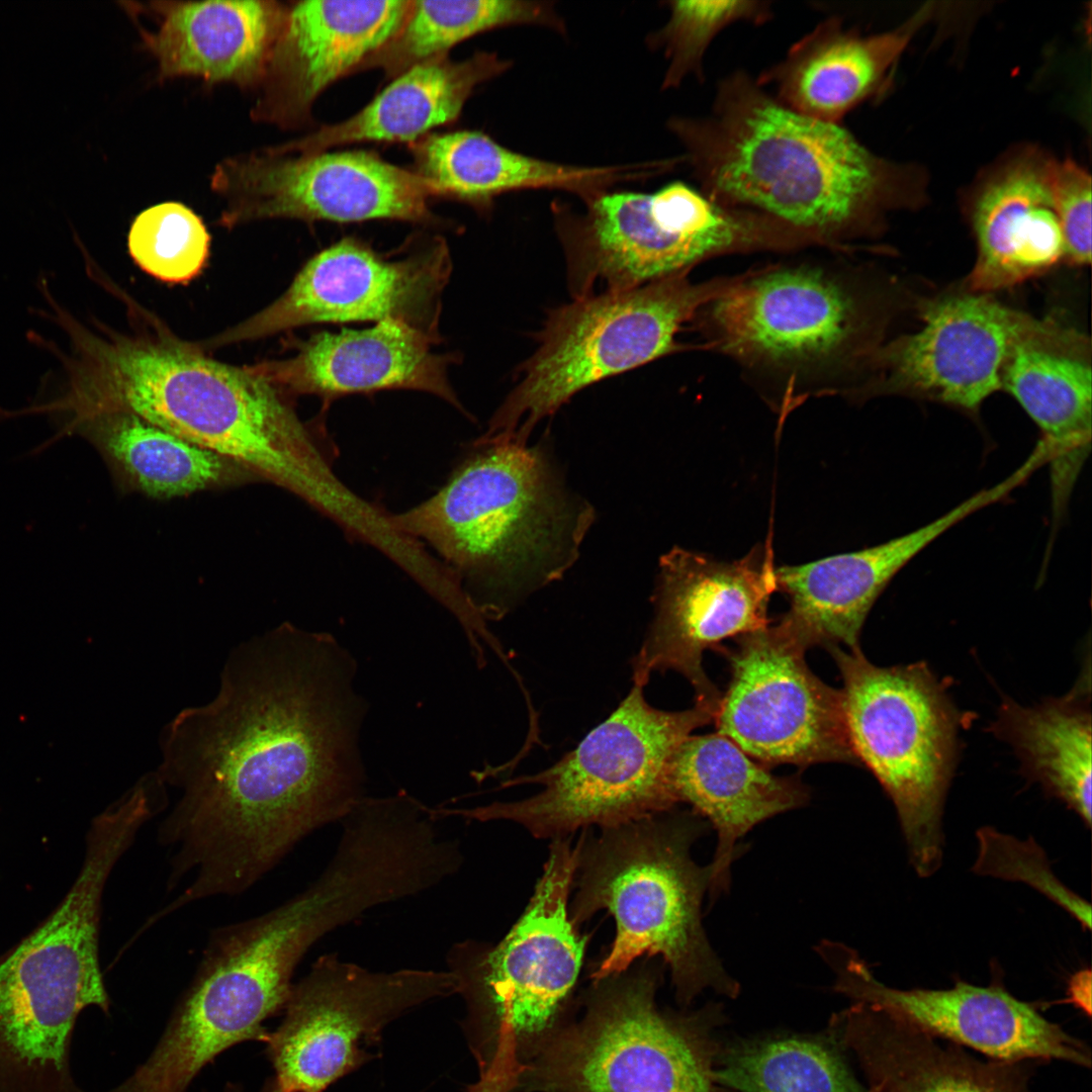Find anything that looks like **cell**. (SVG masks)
Wrapping results in <instances>:
<instances>
[{
  "label": "cell",
  "mask_w": 1092,
  "mask_h": 1092,
  "mask_svg": "<svg viewBox=\"0 0 1092 1092\" xmlns=\"http://www.w3.org/2000/svg\"><path fill=\"white\" fill-rule=\"evenodd\" d=\"M357 662L327 632L285 623L230 654L217 695L161 734L156 770L181 795L158 829L173 913L239 895L363 799L367 704Z\"/></svg>",
  "instance_id": "cell-1"
},
{
  "label": "cell",
  "mask_w": 1092,
  "mask_h": 1092,
  "mask_svg": "<svg viewBox=\"0 0 1092 1092\" xmlns=\"http://www.w3.org/2000/svg\"><path fill=\"white\" fill-rule=\"evenodd\" d=\"M68 334L70 406L82 417L125 412L297 494L318 511L343 483L323 447L283 397L251 366L217 361L158 328L125 334L93 321Z\"/></svg>",
  "instance_id": "cell-2"
},
{
  "label": "cell",
  "mask_w": 1092,
  "mask_h": 1092,
  "mask_svg": "<svg viewBox=\"0 0 1092 1092\" xmlns=\"http://www.w3.org/2000/svg\"><path fill=\"white\" fill-rule=\"evenodd\" d=\"M670 128L708 198L828 245L875 230L889 210L908 203L904 169L840 123L784 106L744 71L718 82L708 114L675 118Z\"/></svg>",
  "instance_id": "cell-3"
},
{
  "label": "cell",
  "mask_w": 1092,
  "mask_h": 1092,
  "mask_svg": "<svg viewBox=\"0 0 1092 1092\" xmlns=\"http://www.w3.org/2000/svg\"><path fill=\"white\" fill-rule=\"evenodd\" d=\"M473 448L435 494L390 520L434 549L493 620L566 572L595 512L568 492L540 446L482 436Z\"/></svg>",
  "instance_id": "cell-4"
},
{
  "label": "cell",
  "mask_w": 1092,
  "mask_h": 1092,
  "mask_svg": "<svg viewBox=\"0 0 1092 1092\" xmlns=\"http://www.w3.org/2000/svg\"><path fill=\"white\" fill-rule=\"evenodd\" d=\"M671 812L583 834L569 917L576 926L605 909L615 919V938L592 974L596 983L626 972L638 958L660 956L680 1000L707 988L735 998L739 984L702 925L712 873L693 859L691 847L706 825L696 813Z\"/></svg>",
  "instance_id": "cell-5"
},
{
  "label": "cell",
  "mask_w": 1092,
  "mask_h": 1092,
  "mask_svg": "<svg viewBox=\"0 0 1092 1092\" xmlns=\"http://www.w3.org/2000/svg\"><path fill=\"white\" fill-rule=\"evenodd\" d=\"M643 689L633 684L618 708L556 763L504 784H537V794L470 809L440 808V816L508 820L554 840L579 828L615 827L673 810L679 803L671 781L674 754L718 709L695 703L682 711L659 710Z\"/></svg>",
  "instance_id": "cell-6"
},
{
  "label": "cell",
  "mask_w": 1092,
  "mask_h": 1092,
  "mask_svg": "<svg viewBox=\"0 0 1092 1092\" xmlns=\"http://www.w3.org/2000/svg\"><path fill=\"white\" fill-rule=\"evenodd\" d=\"M690 269L623 290L574 298L552 309L520 380L485 436L527 445L534 427L587 386L680 349L681 326L735 280L694 283Z\"/></svg>",
  "instance_id": "cell-7"
},
{
  "label": "cell",
  "mask_w": 1092,
  "mask_h": 1092,
  "mask_svg": "<svg viewBox=\"0 0 1092 1092\" xmlns=\"http://www.w3.org/2000/svg\"><path fill=\"white\" fill-rule=\"evenodd\" d=\"M828 650L843 679L853 754L894 803L914 870L929 877L942 859L941 813L954 768L958 713L922 662L880 667L859 646Z\"/></svg>",
  "instance_id": "cell-8"
},
{
  "label": "cell",
  "mask_w": 1092,
  "mask_h": 1092,
  "mask_svg": "<svg viewBox=\"0 0 1092 1092\" xmlns=\"http://www.w3.org/2000/svg\"><path fill=\"white\" fill-rule=\"evenodd\" d=\"M104 884L81 874L51 915L0 957V1092H74L69 1046L109 999L99 964Z\"/></svg>",
  "instance_id": "cell-9"
},
{
  "label": "cell",
  "mask_w": 1092,
  "mask_h": 1092,
  "mask_svg": "<svg viewBox=\"0 0 1092 1092\" xmlns=\"http://www.w3.org/2000/svg\"><path fill=\"white\" fill-rule=\"evenodd\" d=\"M574 298L637 287L724 253L781 250L774 218L716 203L682 182L652 194L601 193L582 215L560 219Z\"/></svg>",
  "instance_id": "cell-10"
},
{
  "label": "cell",
  "mask_w": 1092,
  "mask_h": 1092,
  "mask_svg": "<svg viewBox=\"0 0 1092 1092\" xmlns=\"http://www.w3.org/2000/svg\"><path fill=\"white\" fill-rule=\"evenodd\" d=\"M898 293L854 288L815 268H768L736 276L705 306L706 323L712 348L746 364L861 363L882 344Z\"/></svg>",
  "instance_id": "cell-11"
},
{
  "label": "cell",
  "mask_w": 1092,
  "mask_h": 1092,
  "mask_svg": "<svg viewBox=\"0 0 1092 1092\" xmlns=\"http://www.w3.org/2000/svg\"><path fill=\"white\" fill-rule=\"evenodd\" d=\"M457 993L449 971L374 972L320 957L292 986L279 1027L266 1034L274 1092H323L360 1066L383 1029L406 1011Z\"/></svg>",
  "instance_id": "cell-12"
},
{
  "label": "cell",
  "mask_w": 1092,
  "mask_h": 1092,
  "mask_svg": "<svg viewBox=\"0 0 1092 1092\" xmlns=\"http://www.w3.org/2000/svg\"><path fill=\"white\" fill-rule=\"evenodd\" d=\"M606 979L586 1018L541 1059L539 1084L556 1092H716L706 1040L656 1008L655 972Z\"/></svg>",
  "instance_id": "cell-13"
},
{
  "label": "cell",
  "mask_w": 1092,
  "mask_h": 1092,
  "mask_svg": "<svg viewBox=\"0 0 1092 1092\" xmlns=\"http://www.w3.org/2000/svg\"><path fill=\"white\" fill-rule=\"evenodd\" d=\"M211 188L224 200L223 225L269 218L396 219L431 222L434 186L368 151L301 153L282 145L221 161Z\"/></svg>",
  "instance_id": "cell-14"
},
{
  "label": "cell",
  "mask_w": 1092,
  "mask_h": 1092,
  "mask_svg": "<svg viewBox=\"0 0 1092 1092\" xmlns=\"http://www.w3.org/2000/svg\"><path fill=\"white\" fill-rule=\"evenodd\" d=\"M576 848L554 839L522 916L496 944H454L446 956L469 1013L508 1023L518 1038L544 1032L571 992L586 938L568 912Z\"/></svg>",
  "instance_id": "cell-15"
},
{
  "label": "cell",
  "mask_w": 1092,
  "mask_h": 1092,
  "mask_svg": "<svg viewBox=\"0 0 1092 1092\" xmlns=\"http://www.w3.org/2000/svg\"><path fill=\"white\" fill-rule=\"evenodd\" d=\"M731 678L715 717L718 733L762 765L858 763L843 696L809 668L807 648L780 623L737 638Z\"/></svg>",
  "instance_id": "cell-16"
},
{
  "label": "cell",
  "mask_w": 1092,
  "mask_h": 1092,
  "mask_svg": "<svg viewBox=\"0 0 1092 1092\" xmlns=\"http://www.w3.org/2000/svg\"><path fill=\"white\" fill-rule=\"evenodd\" d=\"M776 568L768 543L733 561L680 547L665 553L652 597L654 617L632 659L633 684L645 687L652 672L673 670L691 684L696 703L718 708L722 696L705 673L703 653L768 626Z\"/></svg>",
  "instance_id": "cell-17"
},
{
  "label": "cell",
  "mask_w": 1092,
  "mask_h": 1092,
  "mask_svg": "<svg viewBox=\"0 0 1092 1092\" xmlns=\"http://www.w3.org/2000/svg\"><path fill=\"white\" fill-rule=\"evenodd\" d=\"M450 270L441 242L390 261L346 238L306 262L268 306L199 345L220 347L310 324L389 318L438 340L441 294Z\"/></svg>",
  "instance_id": "cell-18"
},
{
  "label": "cell",
  "mask_w": 1092,
  "mask_h": 1092,
  "mask_svg": "<svg viewBox=\"0 0 1092 1092\" xmlns=\"http://www.w3.org/2000/svg\"><path fill=\"white\" fill-rule=\"evenodd\" d=\"M920 327L881 344L853 395H897L969 414L1001 389L1002 369L1025 312L963 286L918 304Z\"/></svg>",
  "instance_id": "cell-19"
},
{
  "label": "cell",
  "mask_w": 1092,
  "mask_h": 1092,
  "mask_svg": "<svg viewBox=\"0 0 1092 1092\" xmlns=\"http://www.w3.org/2000/svg\"><path fill=\"white\" fill-rule=\"evenodd\" d=\"M817 952L836 975V992L934 1037L967 1045L992 1060L1091 1065L1090 1050L1083 1041L996 984L980 987L958 981L949 989H896L879 982L856 951L840 942L823 940Z\"/></svg>",
  "instance_id": "cell-20"
},
{
  "label": "cell",
  "mask_w": 1092,
  "mask_h": 1092,
  "mask_svg": "<svg viewBox=\"0 0 1092 1092\" xmlns=\"http://www.w3.org/2000/svg\"><path fill=\"white\" fill-rule=\"evenodd\" d=\"M410 3L312 0L289 6L252 118L283 129L308 125L317 97L395 33Z\"/></svg>",
  "instance_id": "cell-21"
},
{
  "label": "cell",
  "mask_w": 1092,
  "mask_h": 1092,
  "mask_svg": "<svg viewBox=\"0 0 1092 1092\" xmlns=\"http://www.w3.org/2000/svg\"><path fill=\"white\" fill-rule=\"evenodd\" d=\"M1091 355L1083 332L1026 313L1002 369L1001 389L1017 400L1052 450L1053 532L1091 450Z\"/></svg>",
  "instance_id": "cell-22"
},
{
  "label": "cell",
  "mask_w": 1092,
  "mask_h": 1092,
  "mask_svg": "<svg viewBox=\"0 0 1092 1092\" xmlns=\"http://www.w3.org/2000/svg\"><path fill=\"white\" fill-rule=\"evenodd\" d=\"M997 502V491L984 488L928 524L887 542L777 567V590L790 604L779 623L807 649L858 647L869 612L893 577L944 532Z\"/></svg>",
  "instance_id": "cell-23"
},
{
  "label": "cell",
  "mask_w": 1092,
  "mask_h": 1092,
  "mask_svg": "<svg viewBox=\"0 0 1092 1092\" xmlns=\"http://www.w3.org/2000/svg\"><path fill=\"white\" fill-rule=\"evenodd\" d=\"M437 339L397 320L369 329L320 333L282 360L251 366L281 390L334 398L381 389H418L460 407L448 379L452 356L432 351Z\"/></svg>",
  "instance_id": "cell-24"
},
{
  "label": "cell",
  "mask_w": 1092,
  "mask_h": 1092,
  "mask_svg": "<svg viewBox=\"0 0 1092 1092\" xmlns=\"http://www.w3.org/2000/svg\"><path fill=\"white\" fill-rule=\"evenodd\" d=\"M154 27L140 26L160 80L199 77L257 89L289 6L274 0L126 2Z\"/></svg>",
  "instance_id": "cell-25"
},
{
  "label": "cell",
  "mask_w": 1092,
  "mask_h": 1092,
  "mask_svg": "<svg viewBox=\"0 0 1092 1092\" xmlns=\"http://www.w3.org/2000/svg\"><path fill=\"white\" fill-rule=\"evenodd\" d=\"M1053 161L1037 153L1020 154L979 186L969 210L977 257L962 285L965 289L991 294L1065 260L1052 187Z\"/></svg>",
  "instance_id": "cell-26"
},
{
  "label": "cell",
  "mask_w": 1092,
  "mask_h": 1092,
  "mask_svg": "<svg viewBox=\"0 0 1092 1092\" xmlns=\"http://www.w3.org/2000/svg\"><path fill=\"white\" fill-rule=\"evenodd\" d=\"M671 781L678 802L706 818L717 832L709 895L727 891L732 862L743 852L737 841L758 823L807 803V788L779 777L726 736L688 737L674 754Z\"/></svg>",
  "instance_id": "cell-27"
},
{
  "label": "cell",
  "mask_w": 1092,
  "mask_h": 1092,
  "mask_svg": "<svg viewBox=\"0 0 1092 1092\" xmlns=\"http://www.w3.org/2000/svg\"><path fill=\"white\" fill-rule=\"evenodd\" d=\"M928 12L921 9L894 29L869 35L845 27L840 17H828L755 79L789 109L840 123L882 89Z\"/></svg>",
  "instance_id": "cell-28"
},
{
  "label": "cell",
  "mask_w": 1092,
  "mask_h": 1092,
  "mask_svg": "<svg viewBox=\"0 0 1092 1092\" xmlns=\"http://www.w3.org/2000/svg\"><path fill=\"white\" fill-rule=\"evenodd\" d=\"M876 1092H1029L1025 1062L981 1061L871 1005L854 1002L830 1020Z\"/></svg>",
  "instance_id": "cell-29"
},
{
  "label": "cell",
  "mask_w": 1092,
  "mask_h": 1092,
  "mask_svg": "<svg viewBox=\"0 0 1092 1092\" xmlns=\"http://www.w3.org/2000/svg\"><path fill=\"white\" fill-rule=\"evenodd\" d=\"M509 66L507 60L488 52L462 61H452L447 55L433 58L392 79L349 118L281 145L290 151L318 153L354 143L416 142L431 129L455 121L473 90Z\"/></svg>",
  "instance_id": "cell-30"
},
{
  "label": "cell",
  "mask_w": 1092,
  "mask_h": 1092,
  "mask_svg": "<svg viewBox=\"0 0 1092 1092\" xmlns=\"http://www.w3.org/2000/svg\"><path fill=\"white\" fill-rule=\"evenodd\" d=\"M415 172L439 196L485 203L507 191L556 188L593 199L630 167H581L514 152L479 131L428 133L411 143Z\"/></svg>",
  "instance_id": "cell-31"
},
{
  "label": "cell",
  "mask_w": 1092,
  "mask_h": 1092,
  "mask_svg": "<svg viewBox=\"0 0 1092 1092\" xmlns=\"http://www.w3.org/2000/svg\"><path fill=\"white\" fill-rule=\"evenodd\" d=\"M1088 687L1033 708L1011 700L993 729L1010 742L1028 776L1091 824V712Z\"/></svg>",
  "instance_id": "cell-32"
},
{
  "label": "cell",
  "mask_w": 1092,
  "mask_h": 1092,
  "mask_svg": "<svg viewBox=\"0 0 1092 1092\" xmlns=\"http://www.w3.org/2000/svg\"><path fill=\"white\" fill-rule=\"evenodd\" d=\"M79 435L143 491L156 496L187 494L219 483L230 462L144 419L125 412L96 414L57 427L55 440Z\"/></svg>",
  "instance_id": "cell-33"
},
{
  "label": "cell",
  "mask_w": 1092,
  "mask_h": 1092,
  "mask_svg": "<svg viewBox=\"0 0 1092 1092\" xmlns=\"http://www.w3.org/2000/svg\"><path fill=\"white\" fill-rule=\"evenodd\" d=\"M513 24L559 27L549 3L522 0H411L395 33L356 69H380L394 79L412 67L447 55L480 32Z\"/></svg>",
  "instance_id": "cell-34"
},
{
  "label": "cell",
  "mask_w": 1092,
  "mask_h": 1092,
  "mask_svg": "<svg viewBox=\"0 0 1092 1092\" xmlns=\"http://www.w3.org/2000/svg\"><path fill=\"white\" fill-rule=\"evenodd\" d=\"M713 1080L738 1092H864L834 1050L793 1037L733 1048Z\"/></svg>",
  "instance_id": "cell-35"
},
{
  "label": "cell",
  "mask_w": 1092,
  "mask_h": 1092,
  "mask_svg": "<svg viewBox=\"0 0 1092 1092\" xmlns=\"http://www.w3.org/2000/svg\"><path fill=\"white\" fill-rule=\"evenodd\" d=\"M128 252L147 274L166 283H187L198 276L210 254V236L188 206L167 201L143 210L132 221Z\"/></svg>",
  "instance_id": "cell-36"
},
{
  "label": "cell",
  "mask_w": 1092,
  "mask_h": 1092,
  "mask_svg": "<svg viewBox=\"0 0 1092 1092\" xmlns=\"http://www.w3.org/2000/svg\"><path fill=\"white\" fill-rule=\"evenodd\" d=\"M766 1H671L669 18L654 40L664 49L668 68L664 88L690 76L704 77V57L714 38L737 22L762 24L771 17Z\"/></svg>",
  "instance_id": "cell-37"
},
{
  "label": "cell",
  "mask_w": 1092,
  "mask_h": 1092,
  "mask_svg": "<svg viewBox=\"0 0 1092 1092\" xmlns=\"http://www.w3.org/2000/svg\"><path fill=\"white\" fill-rule=\"evenodd\" d=\"M977 839L978 855L973 872L1028 884L1063 907L1083 928L1090 929V905L1059 881L1036 842L1019 840L992 827L980 828Z\"/></svg>",
  "instance_id": "cell-38"
},
{
  "label": "cell",
  "mask_w": 1092,
  "mask_h": 1092,
  "mask_svg": "<svg viewBox=\"0 0 1092 1092\" xmlns=\"http://www.w3.org/2000/svg\"><path fill=\"white\" fill-rule=\"evenodd\" d=\"M1052 187L1065 243V261L1091 262V176L1075 161H1053Z\"/></svg>",
  "instance_id": "cell-39"
},
{
  "label": "cell",
  "mask_w": 1092,
  "mask_h": 1092,
  "mask_svg": "<svg viewBox=\"0 0 1092 1092\" xmlns=\"http://www.w3.org/2000/svg\"><path fill=\"white\" fill-rule=\"evenodd\" d=\"M517 1048L518 1039L514 1030L508 1023H500L493 1053L470 1092H512L524 1071Z\"/></svg>",
  "instance_id": "cell-40"
},
{
  "label": "cell",
  "mask_w": 1092,
  "mask_h": 1092,
  "mask_svg": "<svg viewBox=\"0 0 1092 1092\" xmlns=\"http://www.w3.org/2000/svg\"><path fill=\"white\" fill-rule=\"evenodd\" d=\"M868 1092H876V1091H874V1090L870 1089V1090H869Z\"/></svg>",
  "instance_id": "cell-41"
},
{
  "label": "cell",
  "mask_w": 1092,
  "mask_h": 1092,
  "mask_svg": "<svg viewBox=\"0 0 1092 1092\" xmlns=\"http://www.w3.org/2000/svg\"><path fill=\"white\" fill-rule=\"evenodd\" d=\"M274 1092V1091H273Z\"/></svg>",
  "instance_id": "cell-42"
}]
</instances>
